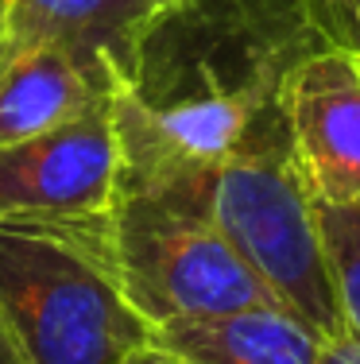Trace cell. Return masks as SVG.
<instances>
[{"mask_svg": "<svg viewBox=\"0 0 360 364\" xmlns=\"http://www.w3.org/2000/svg\"><path fill=\"white\" fill-rule=\"evenodd\" d=\"M0 302L31 364H136L156 341L120 283L109 218L0 225Z\"/></svg>", "mask_w": 360, "mask_h": 364, "instance_id": "cell-1", "label": "cell"}, {"mask_svg": "<svg viewBox=\"0 0 360 364\" xmlns=\"http://www.w3.org/2000/svg\"><path fill=\"white\" fill-rule=\"evenodd\" d=\"M322 47L310 0H175L143 36L128 90L156 109L217 101L263 117Z\"/></svg>", "mask_w": 360, "mask_h": 364, "instance_id": "cell-2", "label": "cell"}, {"mask_svg": "<svg viewBox=\"0 0 360 364\" xmlns=\"http://www.w3.org/2000/svg\"><path fill=\"white\" fill-rule=\"evenodd\" d=\"M205 210L287 314L322 341L345 333L318 205L306 194L290 151L287 105L256 120L244 144L221 163Z\"/></svg>", "mask_w": 360, "mask_h": 364, "instance_id": "cell-3", "label": "cell"}, {"mask_svg": "<svg viewBox=\"0 0 360 364\" xmlns=\"http://www.w3.org/2000/svg\"><path fill=\"white\" fill-rule=\"evenodd\" d=\"M120 283L151 326L244 306H279L205 210L120 194L109 213Z\"/></svg>", "mask_w": 360, "mask_h": 364, "instance_id": "cell-4", "label": "cell"}, {"mask_svg": "<svg viewBox=\"0 0 360 364\" xmlns=\"http://www.w3.org/2000/svg\"><path fill=\"white\" fill-rule=\"evenodd\" d=\"M120 198L113 101L31 140L0 147V225L97 221Z\"/></svg>", "mask_w": 360, "mask_h": 364, "instance_id": "cell-5", "label": "cell"}, {"mask_svg": "<svg viewBox=\"0 0 360 364\" xmlns=\"http://www.w3.org/2000/svg\"><path fill=\"white\" fill-rule=\"evenodd\" d=\"M290 151L318 210L360 205V58L322 47L287 90Z\"/></svg>", "mask_w": 360, "mask_h": 364, "instance_id": "cell-6", "label": "cell"}, {"mask_svg": "<svg viewBox=\"0 0 360 364\" xmlns=\"http://www.w3.org/2000/svg\"><path fill=\"white\" fill-rule=\"evenodd\" d=\"M124 85L101 63L58 43H12L0 63V147L31 140L82 112L109 105Z\"/></svg>", "mask_w": 360, "mask_h": 364, "instance_id": "cell-7", "label": "cell"}, {"mask_svg": "<svg viewBox=\"0 0 360 364\" xmlns=\"http://www.w3.org/2000/svg\"><path fill=\"white\" fill-rule=\"evenodd\" d=\"M159 16L156 0H4L12 43H58L132 82L143 36Z\"/></svg>", "mask_w": 360, "mask_h": 364, "instance_id": "cell-8", "label": "cell"}, {"mask_svg": "<svg viewBox=\"0 0 360 364\" xmlns=\"http://www.w3.org/2000/svg\"><path fill=\"white\" fill-rule=\"evenodd\" d=\"M151 345L186 364H318L325 341L283 306H244L167 322Z\"/></svg>", "mask_w": 360, "mask_h": 364, "instance_id": "cell-9", "label": "cell"}, {"mask_svg": "<svg viewBox=\"0 0 360 364\" xmlns=\"http://www.w3.org/2000/svg\"><path fill=\"white\" fill-rule=\"evenodd\" d=\"M325 259L333 272V291H337L341 322L345 333L360 341V205H329L318 210Z\"/></svg>", "mask_w": 360, "mask_h": 364, "instance_id": "cell-10", "label": "cell"}, {"mask_svg": "<svg viewBox=\"0 0 360 364\" xmlns=\"http://www.w3.org/2000/svg\"><path fill=\"white\" fill-rule=\"evenodd\" d=\"M310 8L322 39L360 58V0H310Z\"/></svg>", "mask_w": 360, "mask_h": 364, "instance_id": "cell-11", "label": "cell"}, {"mask_svg": "<svg viewBox=\"0 0 360 364\" xmlns=\"http://www.w3.org/2000/svg\"><path fill=\"white\" fill-rule=\"evenodd\" d=\"M318 364H360V341L353 333H341L333 341L322 345V357Z\"/></svg>", "mask_w": 360, "mask_h": 364, "instance_id": "cell-12", "label": "cell"}, {"mask_svg": "<svg viewBox=\"0 0 360 364\" xmlns=\"http://www.w3.org/2000/svg\"><path fill=\"white\" fill-rule=\"evenodd\" d=\"M0 364H31L28 353H23V345H20V337H16L12 322H8V314H4V302H0Z\"/></svg>", "mask_w": 360, "mask_h": 364, "instance_id": "cell-13", "label": "cell"}, {"mask_svg": "<svg viewBox=\"0 0 360 364\" xmlns=\"http://www.w3.org/2000/svg\"><path fill=\"white\" fill-rule=\"evenodd\" d=\"M136 364H186V360L175 357V353H167V349H159V345H148V349L136 357Z\"/></svg>", "mask_w": 360, "mask_h": 364, "instance_id": "cell-14", "label": "cell"}, {"mask_svg": "<svg viewBox=\"0 0 360 364\" xmlns=\"http://www.w3.org/2000/svg\"><path fill=\"white\" fill-rule=\"evenodd\" d=\"M8 47H12V39H8V20H4V0H0V63H4Z\"/></svg>", "mask_w": 360, "mask_h": 364, "instance_id": "cell-15", "label": "cell"}, {"mask_svg": "<svg viewBox=\"0 0 360 364\" xmlns=\"http://www.w3.org/2000/svg\"><path fill=\"white\" fill-rule=\"evenodd\" d=\"M156 4H159V8H167V4H175V0H156Z\"/></svg>", "mask_w": 360, "mask_h": 364, "instance_id": "cell-16", "label": "cell"}]
</instances>
